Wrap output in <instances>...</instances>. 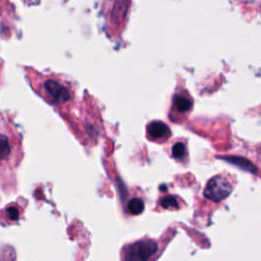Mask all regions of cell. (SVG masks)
<instances>
[{"instance_id":"6da1fadb","label":"cell","mask_w":261,"mask_h":261,"mask_svg":"<svg viewBox=\"0 0 261 261\" xmlns=\"http://www.w3.org/2000/svg\"><path fill=\"white\" fill-rule=\"evenodd\" d=\"M232 189L233 181L229 179V176L217 174L207 182L204 190V196L213 202H220L229 196Z\"/></svg>"},{"instance_id":"7a4b0ae2","label":"cell","mask_w":261,"mask_h":261,"mask_svg":"<svg viewBox=\"0 0 261 261\" xmlns=\"http://www.w3.org/2000/svg\"><path fill=\"white\" fill-rule=\"evenodd\" d=\"M44 92L48 99L55 104H65L73 99V91L64 81L49 79L44 82Z\"/></svg>"},{"instance_id":"3957f363","label":"cell","mask_w":261,"mask_h":261,"mask_svg":"<svg viewBox=\"0 0 261 261\" xmlns=\"http://www.w3.org/2000/svg\"><path fill=\"white\" fill-rule=\"evenodd\" d=\"M158 251V245L152 240H142L129 245L124 252L125 261H149Z\"/></svg>"},{"instance_id":"277c9868","label":"cell","mask_w":261,"mask_h":261,"mask_svg":"<svg viewBox=\"0 0 261 261\" xmlns=\"http://www.w3.org/2000/svg\"><path fill=\"white\" fill-rule=\"evenodd\" d=\"M193 108V99L191 95L185 91H177L172 98V106L170 111V119L173 121H182L189 115Z\"/></svg>"},{"instance_id":"5b68a950","label":"cell","mask_w":261,"mask_h":261,"mask_svg":"<svg viewBox=\"0 0 261 261\" xmlns=\"http://www.w3.org/2000/svg\"><path fill=\"white\" fill-rule=\"evenodd\" d=\"M170 136V129L168 125L160 120L151 121L147 125V137L149 140L161 143L166 141Z\"/></svg>"},{"instance_id":"8992f818","label":"cell","mask_w":261,"mask_h":261,"mask_svg":"<svg viewBox=\"0 0 261 261\" xmlns=\"http://www.w3.org/2000/svg\"><path fill=\"white\" fill-rule=\"evenodd\" d=\"M171 156L176 160H184L187 157V148L184 142H175L171 147Z\"/></svg>"},{"instance_id":"52a82bcc","label":"cell","mask_w":261,"mask_h":261,"mask_svg":"<svg viewBox=\"0 0 261 261\" xmlns=\"http://www.w3.org/2000/svg\"><path fill=\"white\" fill-rule=\"evenodd\" d=\"M127 210L133 215H138L144 210V202L140 198H133L127 203Z\"/></svg>"},{"instance_id":"ba28073f","label":"cell","mask_w":261,"mask_h":261,"mask_svg":"<svg viewBox=\"0 0 261 261\" xmlns=\"http://www.w3.org/2000/svg\"><path fill=\"white\" fill-rule=\"evenodd\" d=\"M159 203L164 209H177L179 207L178 201L174 196H164L160 199Z\"/></svg>"},{"instance_id":"9c48e42d","label":"cell","mask_w":261,"mask_h":261,"mask_svg":"<svg viewBox=\"0 0 261 261\" xmlns=\"http://www.w3.org/2000/svg\"><path fill=\"white\" fill-rule=\"evenodd\" d=\"M10 153V147L8 144V140L5 136L0 134V159L7 157Z\"/></svg>"},{"instance_id":"30bf717a","label":"cell","mask_w":261,"mask_h":261,"mask_svg":"<svg viewBox=\"0 0 261 261\" xmlns=\"http://www.w3.org/2000/svg\"><path fill=\"white\" fill-rule=\"evenodd\" d=\"M8 214L11 219H17V217H18V211L15 208H10L8 210Z\"/></svg>"}]
</instances>
